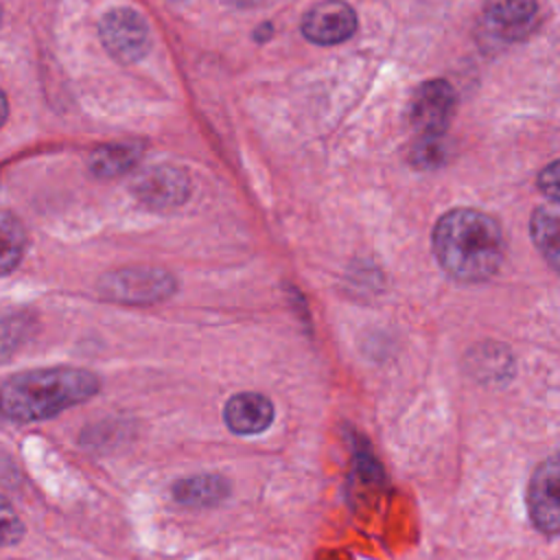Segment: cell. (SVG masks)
<instances>
[{"instance_id": "1", "label": "cell", "mask_w": 560, "mask_h": 560, "mask_svg": "<svg viewBox=\"0 0 560 560\" xmlns=\"http://www.w3.org/2000/svg\"><path fill=\"white\" fill-rule=\"evenodd\" d=\"M433 252L448 276L488 280L503 260L501 225L481 210L455 208L435 223Z\"/></svg>"}, {"instance_id": "2", "label": "cell", "mask_w": 560, "mask_h": 560, "mask_svg": "<svg viewBox=\"0 0 560 560\" xmlns=\"http://www.w3.org/2000/svg\"><path fill=\"white\" fill-rule=\"evenodd\" d=\"M96 374L81 368H42L11 376L0 387V411L15 422L48 420L98 392Z\"/></svg>"}, {"instance_id": "3", "label": "cell", "mask_w": 560, "mask_h": 560, "mask_svg": "<svg viewBox=\"0 0 560 560\" xmlns=\"http://www.w3.org/2000/svg\"><path fill=\"white\" fill-rule=\"evenodd\" d=\"M101 291L116 302L153 304L175 291V278L164 269L155 267L120 269L103 278Z\"/></svg>"}, {"instance_id": "4", "label": "cell", "mask_w": 560, "mask_h": 560, "mask_svg": "<svg viewBox=\"0 0 560 560\" xmlns=\"http://www.w3.org/2000/svg\"><path fill=\"white\" fill-rule=\"evenodd\" d=\"M455 90L444 79L424 81L411 98L409 118L420 136H444L455 114Z\"/></svg>"}, {"instance_id": "5", "label": "cell", "mask_w": 560, "mask_h": 560, "mask_svg": "<svg viewBox=\"0 0 560 560\" xmlns=\"http://www.w3.org/2000/svg\"><path fill=\"white\" fill-rule=\"evenodd\" d=\"M101 39L112 57L122 63L142 59L149 50V28L133 9H114L101 20Z\"/></svg>"}, {"instance_id": "6", "label": "cell", "mask_w": 560, "mask_h": 560, "mask_svg": "<svg viewBox=\"0 0 560 560\" xmlns=\"http://www.w3.org/2000/svg\"><path fill=\"white\" fill-rule=\"evenodd\" d=\"M131 190L142 206L151 210H171L186 201L190 192V182L186 171L162 164L142 171L133 179Z\"/></svg>"}, {"instance_id": "7", "label": "cell", "mask_w": 560, "mask_h": 560, "mask_svg": "<svg viewBox=\"0 0 560 560\" xmlns=\"http://www.w3.org/2000/svg\"><path fill=\"white\" fill-rule=\"evenodd\" d=\"M560 468L558 457H547L536 472L532 475L529 490H527V505L532 523L538 532L547 536H556L560 527V503H558V490H560Z\"/></svg>"}, {"instance_id": "8", "label": "cell", "mask_w": 560, "mask_h": 560, "mask_svg": "<svg viewBox=\"0 0 560 560\" xmlns=\"http://www.w3.org/2000/svg\"><path fill=\"white\" fill-rule=\"evenodd\" d=\"M357 28L354 9L341 0H324L306 11L302 18V33L306 39L330 46L346 42Z\"/></svg>"}, {"instance_id": "9", "label": "cell", "mask_w": 560, "mask_h": 560, "mask_svg": "<svg viewBox=\"0 0 560 560\" xmlns=\"http://www.w3.org/2000/svg\"><path fill=\"white\" fill-rule=\"evenodd\" d=\"M273 402L258 392L234 394L223 407L225 427L236 435H256L273 422Z\"/></svg>"}, {"instance_id": "10", "label": "cell", "mask_w": 560, "mask_h": 560, "mask_svg": "<svg viewBox=\"0 0 560 560\" xmlns=\"http://www.w3.org/2000/svg\"><path fill=\"white\" fill-rule=\"evenodd\" d=\"M173 499L186 508H210L228 499L230 481L217 472L184 477L171 488Z\"/></svg>"}, {"instance_id": "11", "label": "cell", "mask_w": 560, "mask_h": 560, "mask_svg": "<svg viewBox=\"0 0 560 560\" xmlns=\"http://www.w3.org/2000/svg\"><path fill=\"white\" fill-rule=\"evenodd\" d=\"M486 18L490 26L503 37H523L532 26L538 0H486Z\"/></svg>"}, {"instance_id": "12", "label": "cell", "mask_w": 560, "mask_h": 560, "mask_svg": "<svg viewBox=\"0 0 560 560\" xmlns=\"http://www.w3.org/2000/svg\"><path fill=\"white\" fill-rule=\"evenodd\" d=\"M142 155L140 142H114L103 144L90 155V171L96 177H118L131 171Z\"/></svg>"}, {"instance_id": "13", "label": "cell", "mask_w": 560, "mask_h": 560, "mask_svg": "<svg viewBox=\"0 0 560 560\" xmlns=\"http://www.w3.org/2000/svg\"><path fill=\"white\" fill-rule=\"evenodd\" d=\"M532 238L553 269H558V212L553 206H540L532 214Z\"/></svg>"}, {"instance_id": "14", "label": "cell", "mask_w": 560, "mask_h": 560, "mask_svg": "<svg viewBox=\"0 0 560 560\" xmlns=\"http://www.w3.org/2000/svg\"><path fill=\"white\" fill-rule=\"evenodd\" d=\"M26 245L22 223L7 210H0V276L13 271Z\"/></svg>"}, {"instance_id": "15", "label": "cell", "mask_w": 560, "mask_h": 560, "mask_svg": "<svg viewBox=\"0 0 560 560\" xmlns=\"http://www.w3.org/2000/svg\"><path fill=\"white\" fill-rule=\"evenodd\" d=\"M444 136H422L411 149V162L418 168H435L446 160Z\"/></svg>"}, {"instance_id": "16", "label": "cell", "mask_w": 560, "mask_h": 560, "mask_svg": "<svg viewBox=\"0 0 560 560\" xmlns=\"http://www.w3.org/2000/svg\"><path fill=\"white\" fill-rule=\"evenodd\" d=\"M24 536V525L20 521V516L15 514V510L11 508V503L0 497V545H18Z\"/></svg>"}, {"instance_id": "17", "label": "cell", "mask_w": 560, "mask_h": 560, "mask_svg": "<svg viewBox=\"0 0 560 560\" xmlns=\"http://www.w3.org/2000/svg\"><path fill=\"white\" fill-rule=\"evenodd\" d=\"M538 188L551 199V203L560 197V177H558V162H551L542 173L538 175Z\"/></svg>"}, {"instance_id": "18", "label": "cell", "mask_w": 560, "mask_h": 560, "mask_svg": "<svg viewBox=\"0 0 560 560\" xmlns=\"http://www.w3.org/2000/svg\"><path fill=\"white\" fill-rule=\"evenodd\" d=\"M7 114H9V105H7V98H4V94L0 92V127H2V122L7 120Z\"/></svg>"}, {"instance_id": "19", "label": "cell", "mask_w": 560, "mask_h": 560, "mask_svg": "<svg viewBox=\"0 0 560 560\" xmlns=\"http://www.w3.org/2000/svg\"><path fill=\"white\" fill-rule=\"evenodd\" d=\"M230 2H234V4H238V7H256V4H260L262 0H230Z\"/></svg>"}]
</instances>
